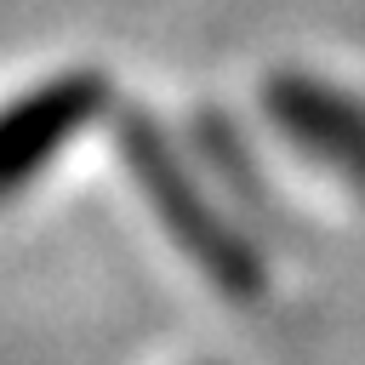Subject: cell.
I'll use <instances>...</instances> for the list:
<instances>
[{"label":"cell","instance_id":"obj_1","mask_svg":"<svg viewBox=\"0 0 365 365\" xmlns=\"http://www.w3.org/2000/svg\"><path fill=\"white\" fill-rule=\"evenodd\" d=\"M114 148L125 177L137 182V194L148 200L154 222L171 234V245L228 297V302H257L268 285L262 251L245 240V228L211 200L205 177L194 171V160L177 148V137L143 114V108H120L114 114Z\"/></svg>","mask_w":365,"mask_h":365},{"label":"cell","instance_id":"obj_3","mask_svg":"<svg viewBox=\"0 0 365 365\" xmlns=\"http://www.w3.org/2000/svg\"><path fill=\"white\" fill-rule=\"evenodd\" d=\"M262 108L308 160L365 182V97L319 74H274L262 86Z\"/></svg>","mask_w":365,"mask_h":365},{"label":"cell","instance_id":"obj_2","mask_svg":"<svg viewBox=\"0 0 365 365\" xmlns=\"http://www.w3.org/2000/svg\"><path fill=\"white\" fill-rule=\"evenodd\" d=\"M114 114V86L97 68H63L0 103V200L23 194L80 131Z\"/></svg>","mask_w":365,"mask_h":365}]
</instances>
